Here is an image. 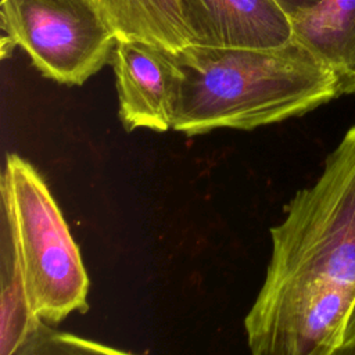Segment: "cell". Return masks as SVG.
I'll return each instance as SVG.
<instances>
[{"label":"cell","instance_id":"52a82bcc","mask_svg":"<svg viewBox=\"0 0 355 355\" xmlns=\"http://www.w3.org/2000/svg\"><path fill=\"white\" fill-rule=\"evenodd\" d=\"M291 19L294 37L331 71L338 94H355V0H319Z\"/></svg>","mask_w":355,"mask_h":355},{"label":"cell","instance_id":"ba28073f","mask_svg":"<svg viewBox=\"0 0 355 355\" xmlns=\"http://www.w3.org/2000/svg\"><path fill=\"white\" fill-rule=\"evenodd\" d=\"M116 40L143 42L169 53L193 44L184 0H89Z\"/></svg>","mask_w":355,"mask_h":355},{"label":"cell","instance_id":"277c9868","mask_svg":"<svg viewBox=\"0 0 355 355\" xmlns=\"http://www.w3.org/2000/svg\"><path fill=\"white\" fill-rule=\"evenodd\" d=\"M1 54L21 47L46 78L79 86L112 61L116 37L89 0H1Z\"/></svg>","mask_w":355,"mask_h":355},{"label":"cell","instance_id":"30bf717a","mask_svg":"<svg viewBox=\"0 0 355 355\" xmlns=\"http://www.w3.org/2000/svg\"><path fill=\"white\" fill-rule=\"evenodd\" d=\"M11 355H136L37 320Z\"/></svg>","mask_w":355,"mask_h":355},{"label":"cell","instance_id":"5b68a950","mask_svg":"<svg viewBox=\"0 0 355 355\" xmlns=\"http://www.w3.org/2000/svg\"><path fill=\"white\" fill-rule=\"evenodd\" d=\"M111 62L123 128L159 133L172 129L176 68L169 51L143 42L116 40Z\"/></svg>","mask_w":355,"mask_h":355},{"label":"cell","instance_id":"8992f818","mask_svg":"<svg viewBox=\"0 0 355 355\" xmlns=\"http://www.w3.org/2000/svg\"><path fill=\"white\" fill-rule=\"evenodd\" d=\"M193 44L269 49L294 39L293 19L277 0H184Z\"/></svg>","mask_w":355,"mask_h":355},{"label":"cell","instance_id":"3957f363","mask_svg":"<svg viewBox=\"0 0 355 355\" xmlns=\"http://www.w3.org/2000/svg\"><path fill=\"white\" fill-rule=\"evenodd\" d=\"M1 219L19 259L33 316L57 324L89 309L90 280L79 245L36 168L7 153L1 172Z\"/></svg>","mask_w":355,"mask_h":355},{"label":"cell","instance_id":"8fae6325","mask_svg":"<svg viewBox=\"0 0 355 355\" xmlns=\"http://www.w3.org/2000/svg\"><path fill=\"white\" fill-rule=\"evenodd\" d=\"M277 1L286 10V12L293 18L297 14L315 6L319 0H277Z\"/></svg>","mask_w":355,"mask_h":355},{"label":"cell","instance_id":"9c48e42d","mask_svg":"<svg viewBox=\"0 0 355 355\" xmlns=\"http://www.w3.org/2000/svg\"><path fill=\"white\" fill-rule=\"evenodd\" d=\"M31 311L19 259L7 223L0 220V355H11L32 330Z\"/></svg>","mask_w":355,"mask_h":355},{"label":"cell","instance_id":"6da1fadb","mask_svg":"<svg viewBox=\"0 0 355 355\" xmlns=\"http://www.w3.org/2000/svg\"><path fill=\"white\" fill-rule=\"evenodd\" d=\"M169 55L176 68L172 129L186 136L252 130L340 96L331 71L295 37L269 49L190 44Z\"/></svg>","mask_w":355,"mask_h":355},{"label":"cell","instance_id":"7a4b0ae2","mask_svg":"<svg viewBox=\"0 0 355 355\" xmlns=\"http://www.w3.org/2000/svg\"><path fill=\"white\" fill-rule=\"evenodd\" d=\"M270 240L263 283L355 288V125L316 182L290 200Z\"/></svg>","mask_w":355,"mask_h":355}]
</instances>
